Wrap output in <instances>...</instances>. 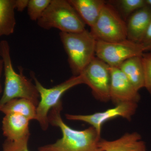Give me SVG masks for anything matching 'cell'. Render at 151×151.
<instances>
[{
    "label": "cell",
    "instance_id": "obj_1",
    "mask_svg": "<svg viewBox=\"0 0 151 151\" xmlns=\"http://www.w3.org/2000/svg\"><path fill=\"white\" fill-rule=\"evenodd\" d=\"M62 101L50 111L49 124L60 128L62 137L53 144L38 149L39 151H103L99 145L101 135L94 127H90L83 130L74 129L68 126L61 118Z\"/></svg>",
    "mask_w": 151,
    "mask_h": 151
},
{
    "label": "cell",
    "instance_id": "obj_2",
    "mask_svg": "<svg viewBox=\"0 0 151 151\" xmlns=\"http://www.w3.org/2000/svg\"><path fill=\"white\" fill-rule=\"evenodd\" d=\"M0 56L3 62L5 73V86L4 93L0 100V107L9 101L23 98L31 101L37 107L39 103V94L35 84L23 74L17 73L13 67L8 42H0Z\"/></svg>",
    "mask_w": 151,
    "mask_h": 151
},
{
    "label": "cell",
    "instance_id": "obj_3",
    "mask_svg": "<svg viewBox=\"0 0 151 151\" xmlns=\"http://www.w3.org/2000/svg\"><path fill=\"white\" fill-rule=\"evenodd\" d=\"M59 36L72 73L80 75L95 57L97 40L86 29L79 32H60Z\"/></svg>",
    "mask_w": 151,
    "mask_h": 151
},
{
    "label": "cell",
    "instance_id": "obj_4",
    "mask_svg": "<svg viewBox=\"0 0 151 151\" xmlns=\"http://www.w3.org/2000/svg\"><path fill=\"white\" fill-rule=\"evenodd\" d=\"M37 22L42 28H54L60 32H79L86 29L85 23L68 0H51Z\"/></svg>",
    "mask_w": 151,
    "mask_h": 151
},
{
    "label": "cell",
    "instance_id": "obj_5",
    "mask_svg": "<svg viewBox=\"0 0 151 151\" xmlns=\"http://www.w3.org/2000/svg\"><path fill=\"white\" fill-rule=\"evenodd\" d=\"M32 76L40 95V100L37 107L36 121L44 131L49 126L48 115L52 108L61 101V97L66 91L79 84H84L81 75L73 76L61 84L51 88H45L36 78L33 73Z\"/></svg>",
    "mask_w": 151,
    "mask_h": 151
},
{
    "label": "cell",
    "instance_id": "obj_6",
    "mask_svg": "<svg viewBox=\"0 0 151 151\" xmlns=\"http://www.w3.org/2000/svg\"><path fill=\"white\" fill-rule=\"evenodd\" d=\"M90 32L97 40H125L127 39V23L114 6L106 3Z\"/></svg>",
    "mask_w": 151,
    "mask_h": 151
},
{
    "label": "cell",
    "instance_id": "obj_7",
    "mask_svg": "<svg viewBox=\"0 0 151 151\" xmlns=\"http://www.w3.org/2000/svg\"><path fill=\"white\" fill-rule=\"evenodd\" d=\"M83 83L89 86L96 100L103 103L110 100V66L97 57L89 63L81 74Z\"/></svg>",
    "mask_w": 151,
    "mask_h": 151
},
{
    "label": "cell",
    "instance_id": "obj_8",
    "mask_svg": "<svg viewBox=\"0 0 151 151\" xmlns=\"http://www.w3.org/2000/svg\"><path fill=\"white\" fill-rule=\"evenodd\" d=\"M145 52L142 44L127 39L112 42L97 40L95 55L110 67H118L125 60L142 55Z\"/></svg>",
    "mask_w": 151,
    "mask_h": 151
},
{
    "label": "cell",
    "instance_id": "obj_9",
    "mask_svg": "<svg viewBox=\"0 0 151 151\" xmlns=\"http://www.w3.org/2000/svg\"><path fill=\"white\" fill-rule=\"evenodd\" d=\"M137 107V103H123L103 112H97L90 115L66 114L65 116L68 120L80 121L89 124L91 127H94L99 135H101L102 127L104 123L118 117H122L130 121L136 113Z\"/></svg>",
    "mask_w": 151,
    "mask_h": 151
},
{
    "label": "cell",
    "instance_id": "obj_10",
    "mask_svg": "<svg viewBox=\"0 0 151 151\" xmlns=\"http://www.w3.org/2000/svg\"><path fill=\"white\" fill-rule=\"evenodd\" d=\"M110 100L116 105L123 103H137L140 95L126 76L118 67H110Z\"/></svg>",
    "mask_w": 151,
    "mask_h": 151
},
{
    "label": "cell",
    "instance_id": "obj_11",
    "mask_svg": "<svg viewBox=\"0 0 151 151\" xmlns=\"http://www.w3.org/2000/svg\"><path fill=\"white\" fill-rule=\"evenodd\" d=\"M127 21V39L141 44L151 22V7L147 4L132 14Z\"/></svg>",
    "mask_w": 151,
    "mask_h": 151
},
{
    "label": "cell",
    "instance_id": "obj_12",
    "mask_svg": "<svg viewBox=\"0 0 151 151\" xmlns=\"http://www.w3.org/2000/svg\"><path fill=\"white\" fill-rule=\"evenodd\" d=\"M29 119L17 113L6 114L2 121V130L6 139L18 141L29 137Z\"/></svg>",
    "mask_w": 151,
    "mask_h": 151
},
{
    "label": "cell",
    "instance_id": "obj_13",
    "mask_svg": "<svg viewBox=\"0 0 151 151\" xmlns=\"http://www.w3.org/2000/svg\"><path fill=\"white\" fill-rule=\"evenodd\" d=\"M99 145L103 151H146L145 144L139 133H126L113 141L101 139Z\"/></svg>",
    "mask_w": 151,
    "mask_h": 151
},
{
    "label": "cell",
    "instance_id": "obj_14",
    "mask_svg": "<svg viewBox=\"0 0 151 151\" xmlns=\"http://www.w3.org/2000/svg\"><path fill=\"white\" fill-rule=\"evenodd\" d=\"M85 24L92 27L106 2L103 0H68Z\"/></svg>",
    "mask_w": 151,
    "mask_h": 151
},
{
    "label": "cell",
    "instance_id": "obj_15",
    "mask_svg": "<svg viewBox=\"0 0 151 151\" xmlns=\"http://www.w3.org/2000/svg\"><path fill=\"white\" fill-rule=\"evenodd\" d=\"M138 91L145 87V73L142 55L127 59L118 66Z\"/></svg>",
    "mask_w": 151,
    "mask_h": 151
},
{
    "label": "cell",
    "instance_id": "obj_16",
    "mask_svg": "<svg viewBox=\"0 0 151 151\" xmlns=\"http://www.w3.org/2000/svg\"><path fill=\"white\" fill-rule=\"evenodd\" d=\"M15 0H0V37L13 33L16 24Z\"/></svg>",
    "mask_w": 151,
    "mask_h": 151
},
{
    "label": "cell",
    "instance_id": "obj_17",
    "mask_svg": "<svg viewBox=\"0 0 151 151\" xmlns=\"http://www.w3.org/2000/svg\"><path fill=\"white\" fill-rule=\"evenodd\" d=\"M0 111L4 114L17 113L26 117L30 121L36 120L37 106L29 100L17 98L0 107Z\"/></svg>",
    "mask_w": 151,
    "mask_h": 151
},
{
    "label": "cell",
    "instance_id": "obj_18",
    "mask_svg": "<svg viewBox=\"0 0 151 151\" xmlns=\"http://www.w3.org/2000/svg\"><path fill=\"white\" fill-rule=\"evenodd\" d=\"M114 2L116 10L125 21L136 11L147 5L146 0H118Z\"/></svg>",
    "mask_w": 151,
    "mask_h": 151
},
{
    "label": "cell",
    "instance_id": "obj_19",
    "mask_svg": "<svg viewBox=\"0 0 151 151\" xmlns=\"http://www.w3.org/2000/svg\"><path fill=\"white\" fill-rule=\"evenodd\" d=\"M51 0H29L28 14L32 21H37L50 4Z\"/></svg>",
    "mask_w": 151,
    "mask_h": 151
},
{
    "label": "cell",
    "instance_id": "obj_20",
    "mask_svg": "<svg viewBox=\"0 0 151 151\" xmlns=\"http://www.w3.org/2000/svg\"><path fill=\"white\" fill-rule=\"evenodd\" d=\"M29 138L18 141L6 139L3 144L2 151H29L28 147Z\"/></svg>",
    "mask_w": 151,
    "mask_h": 151
},
{
    "label": "cell",
    "instance_id": "obj_21",
    "mask_svg": "<svg viewBox=\"0 0 151 151\" xmlns=\"http://www.w3.org/2000/svg\"><path fill=\"white\" fill-rule=\"evenodd\" d=\"M142 59L145 73V87L151 94V52H144Z\"/></svg>",
    "mask_w": 151,
    "mask_h": 151
},
{
    "label": "cell",
    "instance_id": "obj_22",
    "mask_svg": "<svg viewBox=\"0 0 151 151\" xmlns=\"http://www.w3.org/2000/svg\"><path fill=\"white\" fill-rule=\"evenodd\" d=\"M141 44L145 49V52L148 51L151 52V22Z\"/></svg>",
    "mask_w": 151,
    "mask_h": 151
},
{
    "label": "cell",
    "instance_id": "obj_23",
    "mask_svg": "<svg viewBox=\"0 0 151 151\" xmlns=\"http://www.w3.org/2000/svg\"><path fill=\"white\" fill-rule=\"evenodd\" d=\"M29 0H15V9L22 12L27 7Z\"/></svg>",
    "mask_w": 151,
    "mask_h": 151
},
{
    "label": "cell",
    "instance_id": "obj_24",
    "mask_svg": "<svg viewBox=\"0 0 151 151\" xmlns=\"http://www.w3.org/2000/svg\"><path fill=\"white\" fill-rule=\"evenodd\" d=\"M3 65V62L1 58H0V77H1V73L2 70ZM1 85H0V92H1Z\"/></svg>",
    "mask_w": 151,
    "mask_h": 151
},
{
    "label": "cell",
    "instance_id": "obj_25",
    "mask_svg": "<svg viewBox=\"0 0 151 151\" xmlns=\"http://www.w3.org/2000/svg\"><path fill=\"white\" fill-rule=\"evenodd\" d=\"M146 1L147 5H148L151 7V0H146Z\"/></svg>",
    "mask_w": 151,
    "mask_h": 151
}]
</instances>
